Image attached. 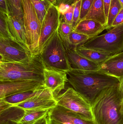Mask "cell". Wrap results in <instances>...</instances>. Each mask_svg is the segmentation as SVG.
Returning <instances> with one entry per match:
<instances>
[{
	"label": "cell",
	"instance_id": "obj_1",
	"mask_svg": "<svg viewBox=\"0 0 123 124\" xmlns=\"http://www.w3.org/2000/svg\"><path fill=\"white\" fill-rule=\"evenodd\" d=\"M66 73L68 82L91 105L103 90L120 84L117 78L97 70L72 69Z\"/></svg>",
	"mask_w": 123,
	"mask_h": 124
},
{
	"label": "cell",
	"instance_id": "obj_2",
	"mask_svg": "<svg viewBox=\"0 0 123 124\" xmlns=\"http://www.w3.org/2000/svg\"><path fill=\"white\" fill-rule=\"evenodd\" d=\"M97 124H123V92L120 84L105 88L91 105Z\"/></svg>",
	"mask_w": 123,
	"mask_h": 124
},
{
	"label": "cell",
	"instance_id": "obj_3",
	"mask_svg": "<svg viewBox=\"0 0 123 124\" xmlns=\"http://www.w3.org/2000/svg\"><path fill=\"white\" fill-rule=\"evenodd\" d=\"M45 68L39 54L30 59L19 62H0V81H32L44 84Z\"/></svg>",
	"mask_w": 123,
	"mask_h": 124
},
{
	"label": "cell",
	"instance_id": "obj_4",
	"mask_svg": "<svg viewBox=\"0 0 123 124\" xmlns=\"http://www.w3.org/2000/svg\"><path fill=\"white\" fill-rule=\"evenodd\" d=\"M39 54L45 68L66 72L72 69L58 29Z\"/></svg>",
	"mask_w": 123,
	"mask_h": 124
},
{
	"label": "cell",
	"instance_id": "obj_5",
	"mask_svg": "<svg viewBox=\"0 0 123 124\" xmlns=\"http://www.w3.org/2000/svg\"><path fill=\"white\" fill-rule=\"evenodd\" d=\"M107 33L89 40L81 46L110 56L123 51V23L112 28Z\"/></svg>",
	"mask_w": 123,
	"mask_h": 124
},
{
	"label": "cell",
	"instance_id": "obj_6",
	"mask_svg": "<svg viewBox=\"0 0 123 124\" xmlns=\"http://www.w3.org/2000/svg\"><path fill=\"white\" fill-rule=\"evenodd\" d=\"M24 25L28 48L33 56L39 54L41 25L30 0H21Z\"/></svg>",
	"mask_w": 123,
	"mask_h": 124
},
{
	"label": "cell",
	"instance_id": "obj_7",
	"mask_svg": "<svg viewBox=\"0 0 123 124\" xmlns=\"http://www.w3.org/2000/svg\"><path fill=\"white\" fill-rule=\"evenodd\" d=\"M55 99L58 105L70 110L84 119L94 121L91 105L73 88L69 87Z\"/></svg>",
	"mask_w": 123,
	"mask_h": 124
},
{
	"label": "cell",
	"instance_id": "obj_8",
	"mask_svg": "<svg viewBox=\"0 0 123 124\" xmlns=\"http://www.w3.org/2000/svg\"><path fill=\"white\" fill-rule=\"evenodd\" d=\"M0 62H19L30 59L33 55L29 49L11 39L0 37Z\"/></svg>",
	"mask_w": 123,
	"mask_h": 124
},
{
	"label": "cell",
	"instance_id": "obj_9",
	"mask_svg": "<svg viewBox=\"0 0 123 124\" xmlns=\"http://www.w3.org/2000/svg\"><path fill=\"white\" fill-rule=\"evenodd\" d=\"M58 6L52 4L48 10L41 26L39 41V54L58 30L61 22Z\"/></svg>",
	"mask_w": 123,
	"mask_h": 124
},
{
	"label": "cell",
	"instance_id": "obj_10",
	"mask_svg": "<svg viewBox=\"0 0 123 124\" xmlns=\"http://www.w3.org/2000/svg\"><path fill=\"white\" fill-rule=\"evenodd\" d=\"M45 88L44 84L35 81H0V99L20 93Z\"/></svg>",
	"mask_w": 123,
	"mask_h": 124
},
{
	"label": "cell",
	"instance_id": "obj_11",
	"mask_svg": "<svg viewBox=\"0 0 123 124\" xmlns=\"http://www.w3.org/2000/svg\"><path fill=\"white\" fill-rule=\"evenodd\" d=\"M57 105L53 93L49 89L39 95L34 96L16 105L25 110H50Z\"/></svg>",
	"mask_w": 123,
	"mask_h": 124
},
{
	"label": "cell",
	"instance_id": "obj_12",
	"mask_svg": "<svg viewBox=\"0 0 123 124\" xmlns=\"http://www.w3.org/2000/svg\"><path fill=\"white\" fill-rule=\"evenodd\" d=\"M44 85L51 90L55 97L65 89L68 82L67 73L45 68L43 71Z\"/></svg>",
	"mask_w": 123,
	"mask_h": 124
},
{
	"label": "cell",
	"instance_id": "obj_13",
	"mask_svg": "<svg viewBox=\"0 0 123 124\" xmlns=\"http://www.w3.org/2000/svg\"><path fill=\"white\" fill-rule=\"evenodd\" d=\"M48 116L50 118L69 124H97L94 121L86 120L70 110L57 105L50 109Z\"/></svg>",
	"mask_w": 123,
	"mask_h": 124
},
{
	"label": "cell",
	"instance_id": "obj_14",
	"mask_svg": "<svg viewBox=\"0 0 123 124\" xmlns=\"http://www.w3.org/2000/svg\"><path fill=\"white\" fill-rule=\"evenodd\" d=\"M97 71L118 79L123 78V51L112 55L100 65Z\"/></svg>",
	"mask_w": 123,
	"mask_h": 124
},
{
	"label": "cell",
	"instance_id": "obj_15",
	"mask_svg": "<svg viewBox=\"0 0 123 124\" xmlns=\"http://www.w3.org/2000/svg\"><path fill=\"white\" fill-rule=\"evenodd\" d=\"M69 62L72 69L84 71L97 70L100 65L81 56L74 48H66Z\"/></svg>",
	"mask_w": 123,
	"mask_h": 124
},
{
	"label": "cell",
	"instance_id": "obj_16",
	"mask_svg": "<svg viewBox=\"0 0 123 124\" xmlns=\"http://www.w3.org/2000/svg\"><path fill=\"white\" fill-rule=\"evenodd\" d=\"M107 28L106 26L96 20L84 19L79 21L74 30L86 35L91 39L97 36Z\"/></svg>",
	"mask_w": 123,
	"mask_h": 124
},
{
	"label": "cell",
	"instance_id": "obj_17",
	"mask_svg": "<svg viewBox=\"0 0 123 124\" xmlns=\"http://www.w3.org/2000/svg\"><path fill=\"white\" fill-rule=\"evenodd\" d=\"M7 20L9 31L13 39L29 49L26 38L24 23L19 21L9 15L7 16Z\"/></svg>",
	"mask_w": 123,
	"mask_h": 124
},
{
	"label": "cell",
	"instance_id": "obj_18",
	"mask_svg": "<svg viewBox=\"0 0 123 124\" xmlns=\"http://www.w3.org/2000/svg\"><path fill=\"white\" fill-rule=\"evenodd\" d=\"M25 114V110L13 105L0 111V124H18Z\"/></svg>",
	"mask_w": 123,
	"mask_h": 124
},
{
	"label": "cell",
	"instance_id": "obj_19",
	"mask_svg": "<svg viewBox=\"0 0 123 124\" xmlns=\"http://www.w3.org/2000/svg\"><path fill=\"white\" fill-rule=\"evenodd\" d=\"M74 49L81 56L99 65L111 56L97 50L90 49L81 46L74 48Z\"/></svg>",
	"mask_w": 123,
	"mask_h": 124
},
{
	"label": "cell",
	"instance_id": "obj_20",
	"mask_svg": "<svg viewBox=\"0 0 123 124\" xmlns=\"http://www.w3.org/2000/svg\"><path fill=\"white\" fill-rule=\"evenodd\" d=\"M84 19L96 20L107 27V21L103 0H95L89 11Z\"/></svg>",
	"mask_w": 123,
	"mask_h": 124
},
{
	"label": "cell",
	"instance_id": "obj_21",
	"mask_svg": "<svg viewBox=\"0 0 123 124\" xmlns=\"http://www.w3.org/2000/svg\"><path fill=\"white\" fill-rule=\"evenodd\" d=\"M46 89V88H43L35 90L10 95L1 99L10 104H12L13 105H16L34 96L42 94L45 92Z\"/></svg>",
	"mask_w": 123,
	"mask_h": 124
},
{
	"label": "cell",
	"instance_id": "obj_22",
	"mask_svg": "<svg viewBox=\"0 0 123 124\" xmlns=\"http://www.w3.org/2000/svg\"><path fill=\"white\" fill-rule=\"evenodd\" d=\"M50 110H25L24 116L18 124H34L40 119L47 115Z\"/></svg>",
	"mask_w": 123,
	"mask_h": 124
},
{
	"label": "cell",
	"instance_id": "obj_23",
	"mask_svg": "<svg viewBox=\"0 0 123 124\" xmlns=\"http://www.w3.org/2000/svg\"><path fill=\"white\" fill-rule=\"evenodd\" d=\"M9 16L24 23L21 0H6Z\"/></svg>",
	"mask_w": 123,
	"mask_h": 124
},
{
	"label": "cell",
	"instance_id": "obj_24",
	"mask_svg": "<svg viewBox=\"0 0 123 124\" xmlns=\"http://www.w3.org/2000/svg\"><path fill=\"white\" fill-rule=\"evenodd\" d=\"M37 13L38 19L42 26L45 16L52 5L48 0H30Z\"/></svg>",
	"mask_w": 123,
	"mask_h": 124
},
{
	"label": "cell",
	"instance_id": "obj_25",
	"mask_svg": "<svg viewBox=\"0 0 123 124\" xmlns=\"http://www.w3.org/2000/svg\"><path fill=\"white\" fill-rule=\"evenodd\" d=\"M72 25L66 23L61 16V22L58 28V32L66 48H71L69 39L71 33L73 31Z\"/></svg>",
	"mask_w": 123,
	"mask_h": 124
},
{
	"label": "cell",
	"instance_id": "obj_26",
	"mask_svg": "<svg viewBox=\"0 0 123 124\" xmlns=\"http://www.w3.org/2000/svg\"><path fill=\"white\" fill-rule=\"evenodd\" d=\"M123 8L119 0H112L108 17L107 30H110L116 16Z\"/></svg>",
	"mask_w": 123,
	"mask_h": 124
},
{
	"label": "cell",
	"instance_id": "obj_27",
	"mask_svg": "<svg viewBox=\"0 0 123 124\" xmlns=\"http://www.w3.org/2000/svg\"><path fill=\"white\" fill-rule=\"evenodd\" d=\"M90 38L86 35L73 31L69 35V41L71 47L75 48L81 46Z\"/></svg>",
	"mask_w": 123,
	"mask_h": 124
},
{
	"label": "cell",
	"instance_id": "obj_28",
	"mask_svg": "<svg viewBox=\"0 0 123 124\" xmlns=\"http://www.w3.org/2000/svg\"><path fill=\"white\" fill-rule=\"evenodd\" d=\"M7 16L8 15L0 12V37L13 39L7 23Z\"/></svg>",
	"mask_w": 123,
	"mask_h": 124
},
{
	"label": "cell",
	"instance_id": "obj_29",
	"mask_svg": "<svg viewBox=\"0 0 123 124\" xmlns=\"http://www.w3.org/2000/svg\"><path fill=\"white\" fill-rule=\"evenodd\" d=\"M81 1L82 0H77L75 2V6L74 9L73 17L72 24V27L73 30L75 29L80 20Z\"/></svg>",
	"mask_w": 123,
	"mask_h": 124
},
{
	"label": "cell",
	"instance_id": "obj_30",
	"mask_svg": "<svg viewBox=\"0 0 123 124\" xmlns=\"http://www.w3.org/2000/svg\"><path fill=\"white\" fill-rule=\"evenodd\" d=\"M95 0H82L80 20L84 19L89 11Z\"/></svg>",
	"mask_w": 123,
	"mask_h": 124
},
{
	"label": "cell",
	"instance_id": "obj_31",
	"mask_svg": "<svg viewBox=\"0 0 123 124\" xmlns=\"http://www.w3.org/2000/svg\"><path fill=\"white\" fill-rule=\"evenodd\" d=\"M75 6V3L71 5V7L68 11L64 15L61 16L64 20L68 24L72 25L74 9Z\"/></svg>",
	"mask_w": 123,
	"mask_h": 124
},
{
	"label": "cell",
	"instance_id": "obj_32",
	"mask_svg": "<svg viewBox=\"0 0 123 124\" xmlns=\"http://www.w3.org/2000/svg\"><path fill=\"white\" fill-rule=\"evenodd\" d=\"M122 23H123V8L121 9L113 21L112 24V28Z\"/></svg>",
	"mask_w": 123,
	"mask_h": 124
},
{
	"label": "cell",
	"instance_id": "obj_33",
	"mask_svg": "<svg viewBox=\"0 0 123 124\" xmlns=\"http://www.w3.org/2000/svg\"><path fill=\"white\" fill-rule=\"evenodd\" d=\"M0 12L9 15L6 0H0Z\"/></svg>",
	"mask_w": 123,
	"mask_h": 124
},
{
	"label": "cell",
	"instance_id": "obj_34",
	"mask_svg": "<svg viewBox=\"0 0 123 124\" xmlns=\"http://www.w3.org/2000/svg\"><path fill=\"white\" fill-rule=\"evenodd\" d=\"M57 6H58V11L60 12L61 15L62 16L68 11L71 7V5L61 3L59 4L58 5H57Z\"/></svg>",
	"mask_w": 123,
	"mask_h": 124
},
{
	"label": "cell",
	"instance_id": "obj_35",
	"mask_svg": "<svg viewBox=\"0 0 123 124\" xmlns=\"http://www.w3.org/2000/svg\"><path fill=\"white\" fill-rule=\"evenodd\" d=\"M103 1L105 17H106L107 23L108 17L109 9H110L112 0H103Z\"/></svg>",
	"mask_w": 123,
	"mask_h": 124
},
{
	"label": "cell",
	"instance_id": "obj_36",
	"mask_svg": "<svg viewBox=\"0 0 123 124\" xmlns=\"http://www.w3.org/2000/svg\"><path fill=\"white\" fill-rule=\"evenodd\" d=\"M13 105L10 104L2 99H0V111L6 109Z\"/></svg>",
	"mask_w": 123,
	"mask_h": 124
},
{
	"label": "cell",
	"instance_id": "obj_37",
	"mask_svg": "<svg viewBox=\"0 0 123 124\" xmlns=\"http://www.w3.org/2000/svg\"><path fill=\"white\" fill-rule=\"evenodd\" d=\"M48 114L42 118L40 119L39 121H38L34 124H48Z\"/></svg>",
	"mask_w": 123,
	"mask_h": 124
},
{
	"label": "cell",
	"instance_id": "obj_38",
	"mask_svg": "<svg viewBox=\"0 0 123 124\" xmlns=\"http://www.w3.org/2000/svg\"><path fill=\"white\" fill-rule=\"evenodd\" d=\"M48 124H69L59 122L58 121L50 118L48 116Z\"/></svg>",
	"mask_w": 123,
	"mask_h": 124
},
{
	"label": "cell",
	"instance_id": "obj_39",
	"mask_svg": "<svg viewBox=\"0 0 123 124\" xmlns=\"http://www.w3.org/2000/svg\"><path fill=\"white\" fill-rule=\"evenodd\" d=\"M77 0H62L60 1V2L59 3V4L62 3L65 4L71 5L73 4L74 3H75V2Z\"/></svg>",
	"mask_w": 123,
	"mask_h": 124
},
{
	"label": "cell",
	"instance_id": "obj_40",
	"mask_svg": "<svg viewBox=\"0 0 123 124\" xmlns=\"http://www.w3.org/2000/svg\"><path fill=\"white\" fill-rule=\"evenodd\" d=\"M53 5H56L57 3V1L56 0H48Z\"/></svg>",
	"mask_w": 123,
	"mask_h": 124
},
{
	"label": "cell",
	"instance_id": "obj_41",
	"mask_svg": "<svg viewBox=\"0 0 123 124\" xmlns=\"http://www.w3.org/2000/svg\"><path fill=\"white\" fill-rule=\"evenodd\" d=\"M120 86L121 89L123 92V78L121 79V80L120 81Z\"/></svg>",
	"mask_w": 123,
	"mask_h": 124
},
{
	"label": "cell",
	"instance_id": "obj_42",
	"mask_svg": "<svg viewBox=\"0 0 123 124\" xmlns=\"http://www.w3.org/2000/svg\"><path fill=\"white\" fill-rule=\"evenodd\" d=\"M61 0H56V1H57V3H56V5L57 6V5H58Z\"/></svg>",
	"mask_w": 123,
	"mask_h": 124
},
{
	"label": "cell",
	"instance_id": "obj_43",
	"mask_svg": "<svg viewBox=\"0 0 123 124\" xmlns=\"http://www.w3.org/2000/svg\"><path fill=\"white\" fill-rule=\"evenodd\" d=\"M120 2L122 4V6L123 8V0H119Z\"/></svg>",
	"mask_w": 123,
	"mask_h": 124
}]
</instances>
